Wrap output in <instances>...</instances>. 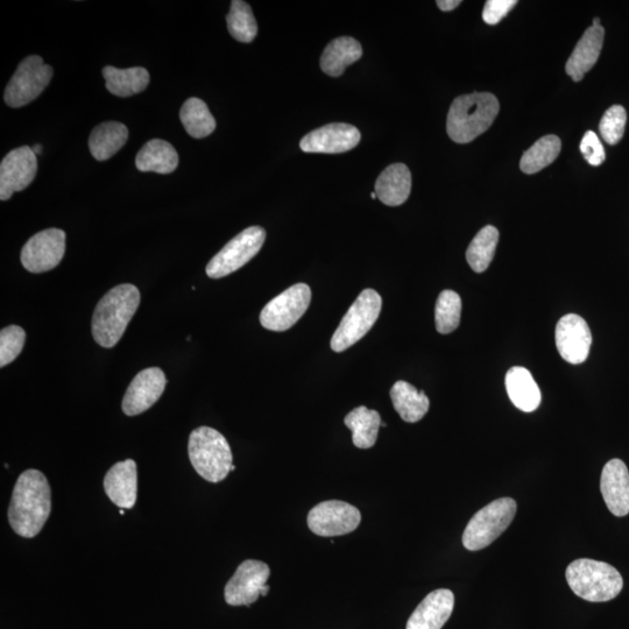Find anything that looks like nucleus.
<instances>
[{"instance_id":"nucleus-1","label":"nucleus","mask_w":629,"mask_h":629,"mask_svg":"<svg viewBox=\"0 0 629 629\" xmlns=\"http://www.w3.org/2000/svg\"><path fill=\"white\" fill-rule=\"evenodd\" d=\"M52 511V491L44 473L27 470L14 486L9 522L14 533L32 539L44 528Z\"/></svg>"},{"instance_id":"nucleus-2","label":"nucleus","mask_w":629,"mask_h":629,"mask_svg":"<svg viewBox=\"0 0 629 629\" xmlns=\"http://www.w3.org/2000/svg\"><path fill=\"white\" fill-rule=\"evenodd\" d=\"M140 292L130 284L119 285L106 293L96 306L91 331L95 342L113 348L123 337L140 305Z\"/></svg>"},{"instance_id":"nucleus-3","label":"nucleus","mask_w":629,"mask_h":629,"mask_svg":"<svg viewBox=\"0 0 629 629\" xmlns=\"http://www.w3.org/2000/svg\"><path fill=\"white\" fill-rule=\"evenodd\" d=\"M500 105L490 93H475L456 98L450 106L447 132L457 144H469L496 120Z\"/></svg>"},{"instance_id":"nucleus-4","label":"nucleus","mask_w":629,"mask_h":629,"mask_svg":"<svg viewBox=\"0 0 629 629\" xmlns=\"http://www.w3.org/2000/svg\"><path fill=\"white\" fill-rule=\"evenodd\" d=\"M565 576L575 595L591 603L610 602L624 588V579L616 568L589 558L572 562Z\"/></svg>"},{"instance_id":"nucleus-5","label":"nucleus","mask_w":629,"mask_h":629,"mask_svg":"<svg viewBox=\"0 0 629 629\" xmlns=\"http://www.w3.org/2000/svg\"><path fill=\"white\" fill-rule=\"evenodd\" d=\"M188 452L195 471L207 482H222L231 472L233 457L230 444L214 428L195 429L189 437Z\"/></svg>"},{"instance_id":"nucleus-6","label":"nucleus","mask_w":629,"mask_h":629,"mask_svg":"<svg viewBox=\"0 0 629 629\" xmlns=\"http://www.w3.org/2000/svg\"><path fill=\"white\" fill-rule=\"evenodd\" d=\"M517 503L512 498L492 501L475 514L463 534V546L470 551L489 547L510 527L517 514Z\"/></svg>"},{"instance_id":"nucleus-7","label":"nucleus","mask_w":629,"mask_h":629,"mask_svg":"<svg viewBox=\"0 0 629 629\" xmlns=\"http://www.w3.org/2000/svg\"><path fill=\"white\" fill-rule=\"evenodd\" d=\"M381 307L383 300L374 289L360 293L331 338L332 351L343 352L359 342L377 322Z\"/></svg>"},{"instance_id":"nucleus-8","label":"nucleus","mask_w":629,"mask_h":629,"mask_svg":"<svg viewBox=\"0 0 629 629\" xmlns=\"http://www.w3.org/2000/svg\"><path fill=\"white\" fill-rule=\"evenodd\" d=\"M266 239V231L260 226H251L230 240L207 266L211 279H221L235 273L257 256Z\"/></svg>"},{"instance_id":"nucleus-9","label":"nucleus","mask_w":629,"mask_h":629,"mask_svg":"<svg viewBox=\"0 0 629 629\" xmlns=\"http://www.w3.org/2000/svg\"><path fill=\"white\" fill-rule=\"evenodd\" d=\"M52 77L53 68L45 65L40 56H28L20 62L17 72L7 84L4 95L5 103L10 108H23L44 93Z\"/></svg>"},{"instance_id":"nucleus-10","label":"nucleus","mask_w":629,"mask_h":629,"mask_svg":"<svg viewBox=\"0 0 629 629\" xmlns=\"http://www.w3.org/2000/svg\"><path fill=\"white\" fill-rule=\"evenodd\" d=\"M310 301L312 289L308 285L296 284L289 287L287 291L267 303L260 314V323L270 331L289 330L306 314Z\"/></svg>"},{"instance_id":"nucleus-11","label":"nucleus","mask_w":629,"mask_h":629,"mask_svg":"<svg viewBox=\"0 0 629 629\" xmlns=\"http://www.w3.org/2000/svg\"><path fill=\"white\" fill-rule=\"evenodd\" d=\"M307 520L314 534L334 537L355 532L362 521V514L345 501L329 500L315 506Z\"/></svg>"},{"instance_id":"nucleus-12","label":"nucleus","mask_w":629,"mask_h":629,"mask_svg":"<svg viewBox=\"0 0 629 629\" xmlns=\"http://www.w3.org/2000/svg\"><path fill=\"white\" fill-rule=\"evenodd\" d=\"M66 252V233L60 229H47L28 239L21 250V264L31 273L54 270Z\"/></svg>"},{"instance_id":"nucleus-13","label":"nucleus","mask_w":629,"mask_h":629,"mask_svg":"<svg viewBox=\"0 0 629 629\" xmlns=\"http://www.w3.org/2000/svg\"><path fill=\"white\" fill-rule=\"evenodd\" d=\"M270 575V567L264 562H243L225 586V602L231 606H250L256 603Z\"/></svg>"},{"instance_id":"nucleus-14","label":"nucleus","mask_w":629,"mask_h":629,"mask_svg":"<svg viewBox=\"0 0 629 629\" xmlns=\"http://www.w3.org/2000/svg\"><path fill=\"white\" fill-rule=\"evenodd\" d=\"M37 172V155L31 147H19L7 154L0 165V200L7 201L30 186Z\"/></svg>"},{"instance_id":"nucleus-15","label":"nucleus","mask_w":629,"mask_h":629,"mask_svg":"<svg viewBox=\"0 0 629 629\" xmlns=\"http://www.w3.org/2000/svg\"><path fill=\"white\" fill-rule=\"evenodd\" d=\"M555 338L556 348L565 362L578 365L588 359L592 335L583 317L576 314L563 316L556 325Z\"/></svg>"},{"instance_id":"nucleus-16","label":"nucleus","mask_w":629,"mask_h":629,"mask_svg":"<svg viewBox=\"0 0 629 629\" xmlns=\"http://www.w3.org/2000/svg\"><path fill=\"white\" fill-rule=\"evenodd\" d=\"M166 384L165 373L159 367L139 372L125 393L122 405L124 414L136 416L148 411L164 394Z\"/></svg>"},{"instance_id":"nucleus-17","label":"nucleus","mask_w":629,"mask_h":629,"mask_svg":"<svg viewBox=\"0 0 629 629\" xmlns=\"http://www.w3.org/2000/svg\"><path fill=\"white\" fill-rule=\"evenodd\" d=\"M362 139L357 127L334 123L320 127L303 137L301 150L306 153L338 154L353 150Z\"/></svg>"},{"instance_id":"nucleus-18","label":"nucleus","mask_w":629,"mask_h":629,"mask_svg":"<svg viewBox=\"0 0 629 629\" xmlns=\"http://www.w3.org/2000/svg\"><path fill=\"white\" fill-rule=\"evenodd\" d=\"M600 491L607 508L616 517L629 513V471L621 459H612L604 466Z\"/></svg>"},{"instance_id":"nucleus-19","label":"nucleus","mask_w":629,"mask_h":629,"mask_svg":"<svg viewBox=\"0 0 629 629\" xmlns=\"http://www.w3.org/2000/svg\"><path fill=\"white\" fill-rule=\"evenodd\" d=\"M106 496L122 510H131L137 503V464L126 459L112 466L104 478Z\"/></svg>"},{"instance_id":"nucleus-20","label":"nucleus","mask_w":629,"mask_h":629,"mask_svg":"<svg viewBox=\"0 0 629 629\" xmlns=\"http://www.w3.org/2000/svg\"><path fill=\"white\" fill-rule=\"evenodd\" d=\"M455 607V596L448 589L429 593L416 607L406 629H442Z\"/></svg>"},{"instance_id":"nucleus-21","label":"nucleus","mask_w":629,"mask_h":629,"mask_svg":"<svg viewBox=\"0 0 629 629\" xmlns=\"http://www.w3.org/2000/svg\"><path fill=\"white\" fill-rule=\"evenodd\" d=\"M604 35L605 30L602 25L591 26L579 40L567 66H565L567 74L575 82L582 81L585 74L589 73L592 67L596 65L600 52H602Z\"/></svg>"},{"instance_id":"nucleus-22","label":"nucleus","mask_w":629,"mask_h":629,"mask_svg":"<svg viewBox=\"0 0 629 629\" xmlns=\"http://www.w3.org/2000/svg\"><path fill=\"white\" fill-rule=\"evenodd\" d=\"M412 190V174L404 164L388 166L376 183L378 199L390 207L404 204Z\"/></svg>"},{"instance_id":"nucleus-23","label":"nucleus","mask_w":629,"mask_h":629,"mask_svg":"<svg viewBox=\"0 0 629 629\" xmlns=\"http://www.w3.org/2000/svg\"><path fill=\"white\" fill-rule=\"evenodd\" d=\"M505 383L508 397L520 411L532 413L540 407V387L525 367H512L506 374Z\"/></svg>"},{"instance_id":"nucleus-24","label":"nucleus","mask_w":629,"mask_h":629,"mask_svg":"<svg viewBox=\"0 0 629 629\" xmlns=\"http://www.w3.org/2000/svg\"><path fill=\"white\" fill-rule=\"evenodd\" d=\"M363 56V47L356 39L341 37L332 40L325 47L321 58L323 73L338 77L344 74L346 67L357 62Z\"/></svg>"},{"instance_id":"nucleus-25","label":"nucleus","mask_w":629,"mask_h":629,"mask_svg":"<svg viewBox=\"0 0 629 629\" xmlns=\"http://www.w3.org/2000/svg\"><path fill=\"white\" fill-rule=\"evenodd\" d=\"M136 166L140 172L171 174L179 166V154L168 141L153 139L139 151Z\"/></svg>"},{"instance_id":"nucleus-26","label":"nucleus","mask_w":629,"mask_h":629,"mask_svg":"<svg viewBox=\"0 0 629 629\" xmlns=\"http://www.w3.org/2000/svg\"><path fill=\"white\" fill-rule=\"evenodd\" d=\"M395 411L408 423L421 421L429 411L430 401L423 391H419L407 381H398L391 390Z\"/></svg>"},{"instance_id":"nucleus-27","label":"nucleus","mask_w":629,"mask_h":629,"mask_svg":"<svg viewBox=\"0 0 629 629\" xmlns=\"http://www.w3.org/2000/svg\"><path fill=\"white\" fill-rule=\"evenodd\" d=\"M129 139V130L118 122H106L95 127L89 138V148L93 157L105 161L122 150Z\"/></svg>"},{"instance_id":"nucleus-28","label":"nucleus","mask_w":629,"mask_h":629,"mask_svg":"<svg viewBox=\"0 0 629 629\" xmlns=\"http://www.w3.org/2000/svg\"><path fill=\"white\" fill-rule=\"evenodd\" d=\"M103 76L106 89L118 97H131L143 93L150 84V74L141 67L118 69L108 66L103 69Z\"/></svg>"},{"instance_id":"nucleus-29","label":"nucleus","mask_w":629,"mask_h":629,"mask_svg":"<svg viewBox=\"0 0 629 629\" xmlns=\"http://www.w3.org/2000/svg\"><path fill=\"white\" fill-rule=\"evenodd\" d=\"M345 426L352 431V442L359 449H370L377 442L381 427L380 414L365 406L353 409L345 416Z\"/></svg>"},{"instance_id":"nucleus-30","label":"nucleus","mask_w":629,"mask_h":629,"mask_svg":"<svg viewBox=\"0 0 629 629\" xmlns=\"http://www.w3.org/2000/svg\"><path fill=\"white\" fill-rule=\"evenodd\" d=\"M180 119L189 136L195 139L206 138L216 130V120L200 98H189L182 105Z\"/></svg>"},{"instance_id":"nucleus-31","label":"nucleus","mask_w":629,"mask_h":629,"mask_svg":"<svg viewBox=\"0 0 629 629\" xmlns=\"http://www.w3.org/2000/svg\"><path fill=\"white\" fill-rule=\"evenodd\" d=\"M498 242L499 231L492 225L485 226L477 233L466 251V260L473 271L483 273L489 268L496 254Z\"/></svg>"},{"instance_id":"nucleus-32","label":"nucleus","mask_w":629,"mask_h":629,"mask_svg":"<svg viewBox=\"0 0 629 629\" xmlns=\"http://www.w3.org/2000/svg\"><path fill=\"white\" fill-rule=\"evenodd\" d=\"M562 148L561 139L554 134L544 136L525 152L520 168L526 174H535L553 164Z\"/></svg>"},{"instance_id":"nucleus-33","label":"nucleus","mask_w":629,"mask_h":629,"mask_svg":"<svg viewBox=\"0 0 629 629\" xmlns=\"http://www.w3.org/2000/svg\"><path fill=\"white\" fill-rule=\"evenodd\" d=\"M228 30L233 38L244 44H250L258 34V24L251 6L243 0H233L231 10L226 17Z\"/></svg>"},{"instance_id":"nucleus-34","label":"nucleus","mask_w":629,"mask_h":629,"mask_svg":"<svg viewBox=\"0 0 629 629\" xmlns=\"http://www.w3.org/2000/svg\"><path fill=\"white\" fill-rule=\"evenodd\" d=\"M462 300L454 291H443L438 296L435 308L436 329L442 335L454 332L461 323Z\"/></svg>"},{"instance_id":"nucleus-35","label":"nucleus","mask_w":629,"mask_h":629,"mask_svg":"<svg viewBox=\"0 0 629 629\" xmlns=\"http://www.w3.org/2000/svg\"><path fill=\"white\" fill-rule=\"evenodd\" d=\"M627 113L623 106L614 105L600 120L599 131L609 145H616L624 137Z\"/></svg>"},{"instance_id":"nucleus-36","label":"nucleus","mask_w":629,"mask_h":629,"mask_svg":"<svg viewBox=\"0 0 629 629\" xmlns=\"http://www.w3.org/2000/svg\"><path fill=\"white\" fill-rule=\"evenodd\" d=\"M26 332L18 325H10L0 332V366L11 364L24 349Z\"/></svg>"},{"instance_id":"nucleus-37","label":"nucleus","mask_w":629,"mask_h":629,"mask_svg":"<svg viewBox=\"0 0 629 629\" xmlns=\"http://www.w3.org/2000/svg\"><path fill=\"white\" fill-rule=\"evenodd\" d=\"M581 152L584 159L588 161L591 166H600L606 159L602 141H600L597 134L592 131H588L584 134L581 143Z\"/></svg>"},{"instance_id":"nucleus-38","label":"nucleus","mask_w":629,"mask_h":629,"mask_svg":"<svg viewBox=\"0 0 629 629\" xmlns=\"http://www.w3.org/2000/svg\"><path fill=\"white\" fill-rule=\"evenodd\" d=\"M517 0H489L486 2L483 19L487 25H497L517 5Z\"/></svg>"},{"instance_id":"nucleus-39","label":"nucleus","mask_w":629,"mask_h":629,"mask_svg":"<svg viewBox=\"0 0 629 629\" xmlns=\"http://www.w3.org/2000/svg\"><path fill=\"white\" fill-rule=\"evenodd\" d=\"M436 4L438 7H440V10L444 12H449L455 10L456 7L462 4V2L461 0H438Z\"/></svg>"},{"instance_id":"nucleus-40","label":"nucleus","mask_w":629,"mask_h":629,"mask_svg":"<svg viewBox=\"0 0 629 629\" xmlns=\"http://www.w3.org/2000/svg\"><path fill=\"white\" fill-rule=\"evenodd\" d=\"M32 150H33V152H34V154H35V155L41 154V152H42V146H41V145H35V146L32 148Z\"/></svg>"},{"instance_id":"nucleus-41","label":"nucleus","mask_w":629,"mask_h":629,"mask_svg":"<svg viewBox=\"0 0 629 629\" xmlns=\"http://www.w3.org/2000/svg\"><path fill=\"white\" fill-rule=\"evenodd\" d=\"M592 26H600V19L599 18L593 19V25Z\"/></svg>"},{"instance_id":"nucleus-42","label":"nucleus","mask_w":629,"mask_h":629,"mask_svg":"<svg viewBox=\"0 0 629 629\" xmlns=\"http://www.w3.org/2000/svg\"><path fill=\"white\" fill-rule=\"evenodd\" d=\"M371 197H372V199L374 200V199H377V197H378V196H377V194H376V193H372V194H371Z\"/></svg>"},{"instance_id":"nucleus-43","label":"nucleus","mask_w":629,"mask_h":629,"mask_svg":"<svg viewBox=\"0 0 629 629\" xmlns=\"http://www.w3.org/2000/svg\"><path fill=\"white\" fill-rule=\"evenodd\" d=\"M235 470H236V466H235V465H232V466H231V472H232V471H235Z\"/></svg>"},{"instance_id":"nucleus-44","label":"nucleus","mask_w":629,"mask_h":629,"mask_svg":"<svg viewBox=\"0 0 629 629\" xmlns=\"http://www.w3.org/2000/svg\"><path fill=\"white\" fill-rule=\"evenodd\" d=\"M125 511L124 510H120V515H124Z\"/></svg>"}]
</instances>
